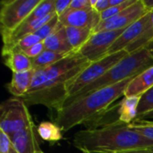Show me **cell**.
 <instances>
[{
    "label": "cell",
    "instance_id": "cell-1",
    "mask_svg": "<svg viewBox=\"0 0 153 153\" xmlns=\"http://www.w3.org/2000/svg\"><path fill=\"white\" fill-rule=\"evenodd\" d=\"M90 64L89 60L74 51L50 66L35 69L31 86L21 100L28 107L43 105L52 111H59L69 97L67 84Z\"/></svg>",
    "mask_w": 153,
    "mask_h": 153
},
{
    "label": "cell",
    "instance_id": "cell-2",
    "mask_svg": "<svg viewBox=\"0 0 153 153\" xmlns=\"http://www.w3.org/2000/svg\"><path fill=\"white\" fill-rule=\"evenodd\" d=\"M73 144L83 153H123L153 149V141L120 123L78 131L74 135Z\"/></svg>",
    "mask_w": 153,
    "mask_h": 153
},
{
    "label": "cell",
    "instance_id": "cell-3",
    "mask_svg": "<svg viewBox=\"0 0 153 153\" xmlns=\"http://www.w3.org/2000/svg\"><path fill=\"white\" fill-rule=\"evenodd\" d=\"M133 78L73 100L59 111L55 112L53 122L60 127L62 132H68L79 125L92 122L105 113L117 100L124 97L125 91Z\"/></svg>",
    "mask_w": 153,
    "mask_h": 153
},
{
    "label": "cell",
    "instance_id": "cell-4",
    "mask_svg": "<svg viewBox=\"0 0 153 153\" xmlns=\"http://www.w3.org/2000/svg\"><path fill=\"white\" fill-rule=\"evenodd\" d=\"M152 65L153 56L146 48L130 53L123 59H121L118 63H117L113 67H111L104 75H102L97 81L85 87L76 95L67 99L64 106L72 102L73 100L87 95L88 93L116 85L127 79L133 78Z\"/></svg>",
    "mask_w": 153,
    "mask_h": 153
},
{
    "label": "cell",
    "instance_id": "cell-5",
    "mask_svg": "<svg viewBox=\"0 0 153 153\" xmlns=\"http://www.w3.org/2000/svg\"><path fill=\"white\" fill-rule=\"evenodd\" d=\"M35 126L26 103L18 98H10L0 106V130L12 135L23 129Z\"/></svg>",
    "mask_w": 153,
    "mask_h": 153
},
{
    "label": "cell",
    "instance_id": "cell-6",
    "mask_svg": "<svg viewBox=\"0 0 153 153\" xmlns=\"http://www.w3.org/2000/svg\"><path fill=\"white\" fill-rule=\"evenodd\" d=\"M128 54L129 53L126 50H122L114 54H109L99 61L91 63L67 84L66 90L69 96L68 99L76 95L85 87L97 81Z\"/></svg>",
    "mask_w": 153,
    "mask_h": 153
},
{
    "label": "cell",
    "instance_id": "cell-7",
    "mask_svg": "<svg viewBox=\"0 0 153 153\" xmlns=\"http://www.w3.org/2000/svg\"><path fill=\"white\" fill-rule=\"evenodd\" d=\"M41 0H5L1 2L0 29L2 38L10 35L31 13Z\"/></svg>",
    "mask_w": 153,
    "mask_h": 153
},
{
    "label": "cell",
    "instance_id": "cell-8",
    "mask_svg": "<svg viewBox=\"0 0 153 153\" xmlns=\"http://www.w3.org/2000/svg\"><path fill=\"white\" fill-rule=\"evenodd\" d=\"M123 31L124 30L94 32L78 52L91 63L99 61L108 56L109 48Z\"/></svg>",
    "mask_w": 153,
    "mask_h": 153
},
{
    "label": "cell",
    "instance_id": "cell-9",
    "mask_svg": "<svg viewBox=\"0 0 153 153\" xmlns=\"http://www.w3.org/2000/svg\"><path fill=\"white\" fill-rule=\"evenodd\" d=\"M148 13L150 12L144 5L143 0H137L133 5L120 12L114 17L100 22L93 31L99 32L102 30H125Z\"/></svg>",
    "mask_w": 153,
    "mask_h": 153
},
{
    "label": "cell",
    "instance_id": "cell-10",
    "mask_svg": "<svg viewBox=\"0 0 153 153\" xmlns=\"http://www.w3.org/2000/svg\"><path fill=\"white\" fill-rule=\"evenodd\" d=\"M60 23L65 27H76L93 30L99 25L100 21V13L93 8L83 10H67L58 16Z\"/></svg>",
    "mask_w": 153,
    "mask_h": 153
},
{
    "label": "cell",
    "instance_id": "cell-11",
    "mask_svg": "<svg viewBox=\"0 0 153 153\" xmlns=\"http://www.w3.org/2000/svg\"><path fill=\"white\" fill-rule=\"evenodd\" d=\"M151 18V12L140 18L134 23L131 24L129 27L124 30L122 34L117 39L114 44L109 48L108 55L114 54L122 50H126V48L133 44L145 30L147 28Z\"/></svg>",
    "mask_w": 153,
    "mask_h": 153
},
{
    "label": "cell",
    "instance_id": "cell-12",
    "mask_svg": "<svg viewBox=\"0 0 153 153\" xmlns=\"http://www.w3.org/2000/svg\"><path fill=\"white\" fill-rule=\"evenodd\" d=\"M10 137L13 148L17 153H38L41 151L36 126L14 133Z\"/></svg>",
    "mask_w": 153,
    "mask_h": 153
},
{
    "label": "cell",
    "instance_id": "cell-13",
    "mask_svg": "<svg viewBox=\"0 0 153 153\" xmlns=\"http://www.w3.org/2000/svg\"><path fill=\"white\" fill-rule=\"evenodd\" d=\"M153 87V65L134 76L127 85L124 96L142 97Z\"/></svg>",
    "mask_w": 153,
    "mask_h": 153
},
{
    "label": "cell",
    "instance_id": "cell-14",
    "mask_svg": "<svg viewBox=\"0 0 153 153\" xmlns=\"http://www.w3.org/2000/svg\"><path fill=\"white\" fill-rule=\"evenodd\" d=\"M34 73V68L22 73H13L10 82L6 84L7 91L14 98L22 99L28 93L31 86Z\"/></svg>",
    "mask_w": 153,
    "mask_h": 153
},
{
    "label": "cell",
    "instance_id": "cell-15",
    "mask_svg": "<svg viewBox=\"0 0 153 153\" xmlns=\"http://www.w3.org/2000/svg\"><path fill=\"white\" fill-rule=\"evenodd\" d=\"M4 65L13 73H22L33 69L32 59L22 51L11 50L2 53Z\"/></svg>",
    "mask_w": 153,
    "mask_h": 153
},
{
    "label": "cell",
    "instance_id": "cell-16",
    "mask_svg": "<svg viewBox=\"0 0 153 153\" xmlns=\"http://www.w3.org/2000/svg\"><path fill=\"white\" fill-rule=\"evenodd\" d=\"M140 100H141V97L139 96L123 97L122 100L119 101V107H118L120 124L129 125L137 118Z\"/></svg>",
    "mask_w": 153,
    "mask_h": 153
},
{
    "label": "cell",
    "instance_id": "cell-17",
    "mask_svg": "<svg viewBox=\"0 0 153 153\" xmlns=\"http://www.w3.org/2000/svg\"><path fill=\"white\" fill-rule=\"evenodd\" d=\"M43 43L46 50L65 54H70L72 52H74V50L68 42L65 29L64 26H62L60 29H58L56 31L48 36L46 39H44Z\"/></svg>",
    "mask_w": 153,
    "mask_h": 153
},
{
    "label": "cell",
    "instance_id": "cell-18",
    "mask_svg": "<svg viewBox=\"0 0 153 153\" xmlns=\"http://www.w3.org/2000/svg\"><path fill=\"white\" fill-rule=\"evenodd\" d=\"M65 27V26H64ZM68 42L74 51H79L94 33L93 30L76 27H65Z\"/></svg>",
    "mask_w": 153,
    "mask_h": 153
},
{
    "label": "cell",
    "instance_id": "cell-19",
    "mask_svg": "<svg viewBox=\"0 0 153 153\" xmlns=\"http://www.w3.org/2000/svg\"><path fill=\"white\" fill-rule=\"evenodd\" d=\"M38 135L47 142H58L63 138L62 130L54 122H41L37 126Z\"/></svg>",
    "mask_w": 153,
    "mask_h": 153
},
{
    "label": "cell",
    "instance_id": "cell-20",
    "mask_svg": "<svg viewBox=\"0 0 153 153\" xmlns=\"http://www.w3.org/2000/svg\"><path fill=\"white\" fill-rule=\"evenodd\" d=\"M67 55H69V54L58 53V52H54V51H50V50H45L38 57L32 59L33 68L39 69V68H45V67L50 66V65L59 62L63 58H65Z\"/></svg>",
    "mask_w": 153,
    "mask_h": 153
},
{
    "label": "cell",
    "instance_id": "cell-21",
    "mask_svg": "<svg viewBox=\"0 0 153 153\" xmlns=\"http://www.w3.org/2000/svg\"><path fill=\"white\" fill-rule=\"evenodd\" d=\"M152 40H153V10L151 11V18L147 28L143 32V34L126 48V51L129 54L137 51L141 48H145Z\"/></svg>",
    "mask_w": 153,
    "mask_h": 153
},
{
    "label": "cell",
    "instance_id": "cell-22",
    "mask_svg": "<svg viewBox=\"0 0 153 153\" xmlns=\"http://www.w3.org/2000/svg\"><path fill=\"white\" fill-rule=\"evenodd\" d=\"M56 0H41L25 21H35L47 17L55 12Z\"/></svg>",
    "mask_w": 153,
    "mask_h": 153
},
{
    "label": "cell",
    "instance_id": "cell-23",
    "mask_svg": "<svg viewBox=\"0 0 153 153\" xmlns=\"http://www.w3.org/2000/svg\"><path fill=\"white\" fill-rule=\"evenodd\" d=\"M63 25L59 22V17L57 14H56L51 20H49L48 22H46L44 25H42L34 34H36L40 39L43 41L46 39L48 36L53 34L55 31H56L58 29H60Z\"/></svg>",
    "mask_w": 153,
    "mask_h": 153
},
{
    "label": "cell",
    "instance_id": "cell-24",
    "mask_svg": "<svg viewBox=\"0 0 153 153\" xmlns=\"http://www.w3.org/2000/svg\"><path fill=\"white\" fill-rule=\"evenodd\" d=\"M128 126L141 135L153 141V121L152 120H134Z\"/></svg>",
    "mask_w": 153,
    "mask_h": 153
},
{
    "label": "cell",
    "instance_id": "cell-25",
    "mask_svg": "<svg viewBox=\"0 0 153 153\" xmlns=\"http://www.w3.org/2000/svg\"><path fill=\"white\" fill-rule=\"evenodd\" d=\"M42 40L40 39V38H39L36 34H30L27 35L23 38H22L20 40H18L10 49L6 50V51H2V53L4 52H7V51H11V50H18V51H24L25 49L30 48L31 46L38 44L39 42H41Z\"/></svg>",
    "mask_w": 153,
    "mask_h": 153
},
{
    "label": "cell",
    "instance_id": "cell-26",
    "mask_svg": "<svg viewBox=\"0 0 153 153\" xmlns=\"http://www.w3.org/2000/svg\"><path fill=\"white\" fill-rule=\"evenodd\" d=\"M136 1L137 0H125V2L122 4L118 5V6H112V7L108 8L104 12H102V13H100V21L103 22V21H106V20H108V19L114 17L115 15H117L120 12H122L125 9L130 7L131 5H133Z\"/></svg>",
    "mask_w": 153,
    "mask_h": 153
},
{
    "label": "cell",
    "instance_id": "cell-27",
    "mask_svg": "<svg viewBox=\"0 0 153 153\" xmlns=\"http://www.w3.org/2000/svg\"><path fill=\"white\" fill-rule=\"evenodd\" d=\"M152 110H153V87L141 97L138 108V117Z\"/></svg>",
    "mask_w": 153,
    "mask_h": 153
},
{
    "label": "cell",
    "instance_id": "cell-28",
    "mask_svg": "<svg viewBox=\"0 0 153 153\" xmlns=\"http://www.w3.org/2000/svg\"><path fill=\"white\" fill-rule=\"evenodd\" d=\"M13 150V144L9 134L0 130V153H10Z\"/></svg>",
    "mask_w": 153,
    "mask_h": 153
},
{
    "label": "cell",
    "instance_id": "cell-29",
    "mask_svg": "<svg viewBox=\"0 0 153 153\" xmlns=\"http://www.w3.org/2000/svg\"><path fill=\"white\" fill-rule=\"evenodd\" d=\"M45 46H44V43L43 41L38 43V44H35L33 46H31L30 48L25 49L24 51H22L27 56H29L30 58L31 59H34L36 57H38L43 51H45Z\"/></svg>",
    "mask_w": 153,
    "mask_h": 153
},
{
    "label": "cell",
    "instance_id": "cell-30",
    "mask_svg": "<svg viewBox=\"0 0 153 153\" xmlns=\"http://www.w3.org/2000/svg\"><path fill=\"white\" fill-rule=\"evenodd\" d=\"M91 7V0H72L68 10H83Z\"/></svg>",
    "mask_w": 153,
    "mask_h": 153
},
{
    "label": "cell",
    "instance_id": "cell-31",
    "mask_svg": "<svg viewBox=\"0 0 153 153\" xmlns=\"http://www.w3.org/2000/svg\"><path fill=\"white\" fill-rule=\"evenodd\" d=\"M71 2H72L71 0H58V1L56 0V2H55V12H56V13L58 16L65 13L68 10Z\"/></svg>",
    "mask_w": 153,
    "mask_h": 153
},
{
    "label": "cell",
    "instance_id": "cell-32",
    "mask_svg": "<svg viewBox=\"0 0 153 153\" xmlns=\"http://www.w3.org/2000/svg\"><path fill=\"white\" fill-rule=\"evenodd\" d=\"M91 7L99 13L104 12L110 7L109 0H91Z\"/></svg>",
    "mask_w": 153,
    "mask_h": 153
},
{
    "label": "cell",
    "instance_id": "cell-33",
    "mask_svg": "<svg viewBox=\"0 0 153 153\" xmlns=\"http://www.w3.org/2000/svg\"><path fill=\"white\" fill-rule=\"evenodd\" d=\"M135 120H152L153 121V110L149 111V112L138 117Z\"/></svg>",
    "mask_w": 153,
    "mask_h": 153
},
{
    "label": "cell",
    "instance_id": "cell-34",
    "mask_svg": "<svg viewBox=\"0 0 153 153\" xmlns=\"http://www.w3.org/2000/svg\"><path fill=\"white\" fill-rule=\"evenodd\" d=\"M123 153H153V149H140V150H134Z\"/></svg>",
    "mask_w": 153,
    "mask_h": 153
},
{
    "label": "cell",
    "instance_id": "cell-35",
    "mask_svg": "<svg viewBox=\"0 0 153 153\" xmlns=\"http://www.w3.org/2000/svg\"><path fill=\"white\" fill-rule=\"evenodd\" d=\"M144 5L146 6V8L149 10V12L153 10V0H143Z\"/></svg>",
    "mask_w": 153,
    "mask_h": 153
},
{
    "label": "cell",
    "instance_id": "cell-36",
    "mask_svg": "<svg viewBox=\"0 0 153 153\" xmlns=\"http://www.w3.org/2000/svg\"><path fill=\"white\" fill-rule=\"evenodd\" d=\"M124 2H125V0H109L110 7H112V6H118V5L122 4Z\"/></svg>",
    "mask_w": 153,
    "mask_h": 153
},
{
    "label": "cell",
    "instance_id": "cell-37",
    "mask_svg": "<svg viewBox=\"0 0 153 153\" xmlns=\"http://www.w3.org/2000/svg\"><path fill=\"white\" fill-rule=\"evenodd\" d=\"M145 48H147V50L151 53V55L153 56V40H152Z\"/></svg>",
    "mask_w": 153,
    "mask_h": 153
},
{
    "label": "cell",
    "instance_id": "cell-38",
    "mask_svg": "<svg viewBox=\"0 0 153 153\" xmlns=\"http://www.w3.org/2000/svg\"><path fill=\"white\" fill-rule=\"evenodd\" d=\"M10 153H17L16 152H15V151H14V149H13V150H12V151H11V152Z\"/></svg>",
    "mask_w": 153,
    "mask_h": 153
},
{
    "label": "cell",
    "instance_id": "cell-39",
    "mask_svg": "<svg viewBox=\"0 0 153 153\" xmlns=\"http://www.w3.org/2000/svg\"><path fill=\"white\" fill-rule=\"evenodd\" d=\"M38 153H45V152H43L42 151H40V152H38Z\"/></svg>",
    "mask_w": 153,
    "mask_h": 153
}]
</instances>
